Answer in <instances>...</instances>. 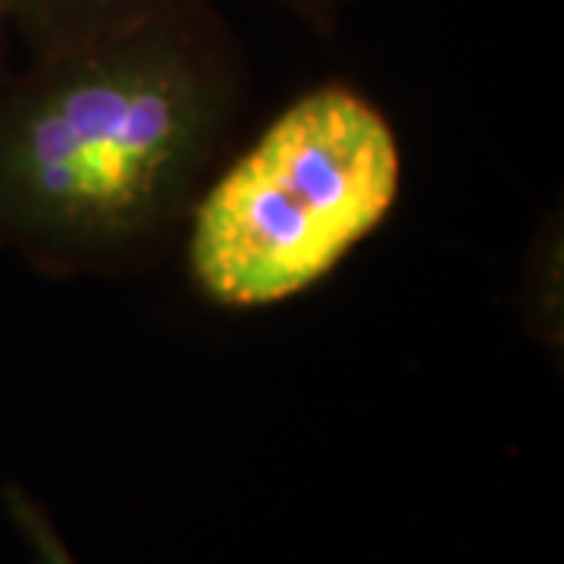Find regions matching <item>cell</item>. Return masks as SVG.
Listing matches in <instances>:
<instances>
[{
	"label": "cell",
	"mask_w": 564,
	"mask_h": 564,
	"mask_svg": "<svg viewBox=\"0 0 564 564\" xmlns=\"http://www.w3.org/2000/svg\"><path fill=\"white\" fill-rule=\"evenodd\" d=\"M242 88V51L210 0L29 57L0 95V251L54 280L158 261Z\"/></svg>",
	"instance_id": "obj_1"
},
{
	"label": "cell",
	"mask_w": 564,
	"mask_h": 564,
	"mask_svg": "<svg viewBox=\"0 0 564 564\" xmlns=\"http://www.w3.org/2000/svg\"><path fill=\"white\" fill-rule=\"evenodd\" d=\"M402 180L383 107L351 82H317L202 185L182 226L188 282L220 311L295 302L383 229Z\"/></svg>",
	"instance_id": "obj_2"
},
{
	"label": "cell",
	"mask_w": 564,
	"mask_h": 564,
	"mask_svg": "<svg viewBox=\"0 0 564 564\" xmlns=\"http://www.w3.org/2000/svg\"><path fill=\"white\" fill-rule=\"evenodd\" d=\"M192 3L204 0H0V22L39 57Z\"/></svg>",
	"instance_id": "obj_3"
},
{
	"label": "cell",
	"mask_w": 564,
	"mask_h": 564,
	"mask_svg": "<svg viewBox=\"0 0 564 564\" xmlns=\"http://www.w3.org/2000/svg\"><path fill=\"white\" fill-rule=\"evenodd\" d=\"M524 311L527 333L562 355V214L549 217L527 251L524 273Z\"/></svg>",
	"instance_id": "obj_4"
},
{
	"label": "cell",
	"mask_w": 564,
	"mask_h": 564,
	"mask_svg": "<svg viewBox=\"0 0 564 564\" xmlns=\"http://www.w3.org/2000/svg\"><path fill=\"white\" fill-rule=\"evenodd\" d=\"M0 502H3L10 524L17 527L20 540L29 549L32 564H79L54 524L51 511L25 486L7 484L0 489Z\"/></svg>",
	"instance_id": "obj_5"
},
{
	"label": "cell",
	"mask_w": 564,
	"mask_h": 564,
	"mask_svg": "<svg viewBox=\"0 0 564 564\" xmlns=\"http://www.w3.org/2000/svg\"><path fill=\"white\" fill-rule=\"evenodd\" d=\"M273 3H280L285 10H292L295 17H302L304 22H311L314 29H321V32H329L339 17H343V10L351 3V0H273Z\"/></svg>",
	"instance_id": "obj_6"
},
{
	"label": "cell",
	"mask_w": 564,
	"mask_h": 564,
	"mask_svg": "<svg viewBox=\"0 0 564 564\" xmlns=\"http://www.w3.org/2000/svg\"><path fill=\"white\" fill-rule=\"evenodd\" d=\"M10 79H13V69H10V32L0 22V95L7 91Z\"/></svg>",
	"instance_id": "obj_7"
}]
</instances>
